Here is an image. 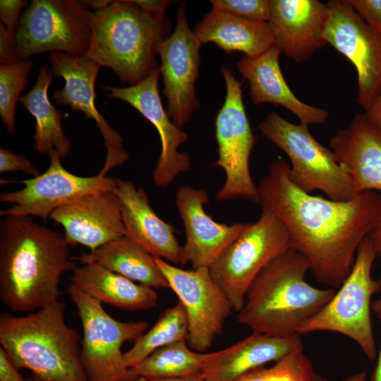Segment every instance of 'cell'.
I'll use <instances>...</instances> for the list:
<instances>
[{"label":"cell","instance_id":"cell-1","mask_svg":"<svg viewBox=\"0 0 381 381\" xmlns=\"http://www.w3.org/2000/svg\"><path fill=\"white\" fill-rule=\"evenodd\" d=\"M258 193V204L282 221L291 248L308 259L314 278L329 288H339L371 229L379 193L367 191L347 201L311 195L293 183L289 164L282 157L270 166Z\"/></svg>","mask_w":381,"mask_h":381},{"label":"cell","instance_id":"cell-2","mask_svg":"<svg viewBox=\"0 0 381 381\" xmlns=\"http://www.w3.org/2000/svg\"><path fill=\"white\" fill-rule=\"evenodd\" d=\"M61 233L31 217L0 222V299L16 313L34 312L59 301L61 275L75 267Z\"/></svg>","mask_w":381,"mask_h":381},{"label":"cell","instance_id":"cell-3","mask_svg":"<svg viewBox=\"0 0 381 381\" xmlns=\"http://www.w3.org/2000/svg\"><path fill=\"white\" fill-rule=\"evenodd\" d=\"M310 265L290 248L270 262L250 285L237 320L253 332L274 337L297 334L299 326L332 298L334 289H320L305 279Z\"/></svg>","mask_w":381,"mask_h":381},{"label":"cell","instance_id":"cell-4","mask_svg":"<svg viewBox=\"0 0 381 381\" xmlns=\"http://www.w3.org/2000/svg\"><path fill=\"white\" fill-rule=\"evenodd\" d=\"M57 301L27 315H0V344L18 368L44 381H89L80 359L81 338Z\"/></svg>","mask_w":381,"mask_h":381},{"label":"cell","instance_id":"cell-5","mask_svg":"<svg viewBox=\"0 0 381 381\" xmlns=\"http://www.w3.org/2000/svg\"><path fill=\"white\" fill-rule=\"evenodd\" d=\"M92 42L86 57L111 68L123 83L138 85L158 66L155 59L165 38L164 22L152 18L131 0L112 1L92 12Z\"/></svg>","mask_w":381,"mask_h":381},{"label":"cell","instance_id":"cell-6","mask_svg":"<svg viewBox=\"0 0 381 381\" xmlns=\"http://www.w3.org/2000/svg\"><path fill=\"white\" fill-rule=\"evenodd\" d=\"M377 255L368 235L359 245L352 269L332 298L318 313L303 322L297 334L318 331L339 333L353 340L371 361L377 356L370 318L372 297L380 294L378 279L372 277Z\"/></svg>","mask_w":381,"mask_h":381},{"label":"cell","instance_id":"cell-7","mask_svg":"<svg viewBox=\"0 0 381 381\" xmlns=\"http://www.w3.org/2000/svg\"><path fill=\"white\" fill-rule=\"evenodd\" d=\"M258 128L288 156L290 178L300 189L308 193L320 190L337 201L356 196L347 171L332 150L312 135L308 126L292 123L273 111L259 123Z\"/></svg>","mask_w":381,"mask_h":381},{"label":"cell","instance_id":"cell-8","mask_svg":"<svg viewBox=\"0 0 381 381\" xmlns=\"http://www.w3.org/2000/svg\"><path fill=\"white\" fill-rule=\"evenodd\" d=\"M261 208L259 219L250 223L209 267L212 278L237 313L260 272L291 248L289 234L282 221L270 209Z\"/></svg>","mask_w":381,"mask_h":381},{"label":"cell","instance_id":"cell-9","mask_svg":"<svg viewBox=\"0 0 381 381\" xmlns=\"http://www.w3.org/2000/svg\"><path fill=\"white\" fill-rule=\"evenodd\" d=\"M67 294L80 318L83 338L80 359L89 381L136 379L123 361L124 342L135 341L148 327L145 321L122 322L113 318L102 303L70 283Z\"/></svg>","mask_w":381,"mask_h":381},{"label":"cell","instance_id":"cell-10","mask_svg":"<svg viewBox=\"0 0 381 381\" xmlns=\"http://www.w3.org/2000/svg\"><path fill=\"white\" fill-rule=\"evenodd\" d=\"M91 13L76 0H32L16 33L18 59L45 52L85 56L92 37Z\"/></svg>","mask_w":381,"mask_h":381},{"label":"cell","instance_id":"cell-11","mask_svg":"<svg viewBox=\"0 0 381 381\" xmlns=\"http://www.w3.org/2000/svg\"><path fill=\"white\" fill-rule=\"evenodd\" d=\"M221 72L226 85V97L215 119L218 158L216 166L226 174L216 194L217 201L243 198L258 203V185L252 178L249 162L256 143L242 97V83L226 66Z\"/></svg>","mask_w":381,"mask_h":381},{"label":"cell","instance_id":"cell-12","mask_svg":"<svg viewBox=\"0 0 381 381\" xmlns=\"http://www.w3.org/2000/svg\"><path fill=\"white\" fill-rule=\"evenodd\" d=\"M323 37L354 66L358 75L356 102L365 113L381 95V38L348 0H332Z\"/></svg>","mask_w":381,"mask_h":381},{"label":"cell","instance_id":"cell-13","mask_svg":"<svg viewBox=\"0 0 381 381\" xmlns=\"http://www.w3.org/2000/svg\"><path fill=\"white\" fill-rule=\"evenodd\" d=\"M156 262L186 313L188 346L195 351H205L232 313L229 301L209 268L183 270L158 258Z\"/></svg>","mask_w":381,"mask_h":381},{"label":"cell","instance_id":"cell-14","mask_svg":"<svg viewBox=\"0 0 381 381\" xmlns=\"http://www.w3.org/2000/svg\"><path fill=\"white\" fill-rule=\"evenodd\" d=\"M186 8L185 2L179 4L174 32L157 47L163 92L167 101L166 111L181 130L200 107L195 83L199 76L202 44L189 28Z\"/></svg>","mask_w":381,"mask_h":381},{"label":"cell","instance_id":"cell-15","mask_svg":"<svg viewBox=\"0 0 381 381\" xmlns=\"http://www.w3.org/2000/svg\"><path fill=\"white\" fill-rule=\"evenodd\" d=\"M50 162L42 174L20 181L24 187L20 190L0 193L1 202L12 204L0 211L1 217H37L43 220L52 212L83 195L105 190H114L117 178L102 176L99 173L92 176H80L67 171L61 157L52 150L48 153Z\"/></svg>","mask_w":381,"mask_h":381},{"label":"cell","instance_id":"cell-16","mask_svg":"<svg viewBox=\"0 0 381 381\" xmlns=\"http://www.w3.org/2000/svg\"><path fill=\"white\" fill-rule=\"evenodd\" d=\"M48 59L54 77H62L65 80L64 87L53 94L55 102L83 112L87 119H93L103 137L107 155L99 174L106 176L109 170L126 162L129 155L123 147L121 135L112 128L95 107V85L101 66L85 56L62 52L49 53Z\"/></svg>","mask_w":381,"mask_h":381},{"label":"cell","instance_id":"cell-17","mask_svg":"<svg viewBox=\"0 0 381 381\" xmlns=\"http://www.w3.org/2000/svg\"><path fill=\"white\" fill-rule=\"evenodd\" d=\"M159 75L158 67L138 85L127 87L105 85L102 89L107 97L131 105L157 129L162 150L153 171V181L158 187H167L190 169V158L187 152L179 151L188 135L174 123L163 107L158 90Z\"/></svg>","mask_w":381,"mask_h":381},{"label":"cell","instance_id":"cell-18","mask_svg":"<svg viewBox=\"0 0 381 381\" xmlns=\"http://www.w3.org/2000/svg\"><path fill=\"white\" fill-rule=\"evenodd\" d=\"M208 193L190 186L179 187L176 205L186 233L182 265L190 262L193 269L207 267L244 231L250 223L229 225L214 221L204 209Z\"/></svg>","mask_w":381,"mask_h":381},{"label":"cell","instance_id":"cell-19","mask_svg":"<svg viewBox=\"0 0 381 381\" xmlns=\"http://www.w3.org/2000/svg\"><path fill=\"white\" fill-rule=\"evenodd\" d=\"M64 229L69 246L94 250L125 236L121 203L114 190L90 193L54 210L50 217Z\"/></svg>","mask_w":381,"mask_h":381},{"label":"cell","instance_id":"cell-20","mask_svg":"<svg viewBox=\"0 0 381 381\" xmlns=\"http://www.w3.org/2000/svg\"><path fill=\"white\" fill-rule=\"evenodd\" d=\"M328 15L327 4L318 0H271L267 23L273 47L296 63L308 60L327 44L323 31Z\"/></svg>","mask_w":381,"mask_h":381},{"label":"cell","instance_id":"cell-21","mask_svg":"<svg viewBox=\"0 0 381 381\" xmlns=\"http://www.w3.org/2000/svg\"><path fill=\"white\" fill-rule=\"evenodd\" d=\"M114 191L121 203L125 236L155 258L182 265L183 246L174 228L153 210L145 190L129 181L117 178Z\"/></svg>","mask_w":381,"mask_h":381},{"label":"cell","instance_id":"cell-22","mask_svg":"<svg viewBox=\"0 0 381 381\" xmlns=\"http://www.w3.org/2000/svg\"><path fill=\"white\" fill-rule=\"evenodd\" d=\"M329 148L351 178L355 195L381 193V130L365 113L339 129L329 140Z\"/></svg>","mask_w":381,"mask_h":381},{"label":"cell","instance_id":"cell-23","mask_svg":"<svg viewBox=\"0 0 381 381\" xmlns=\"http://www.w3.org/2000/svg\"><path fill=\"white\" fill-rule=\"evenodd\" d=\"M301 348L303 346L298 334L274 337L253 332L230 346L207 353L202 375L205 381H234Z\"/></svg>","mask_w":381,"mask_h":381},{"label":"cell","instance_id":"cell-24","mask_svg":"<svg viewBox=\"0 0 381 381\" xmlns=\"http://www.w3.org/2000/svg\"><path fill=\"white\" fill-rule=\"evenodd\" d=\"M280 51L272 47L257 56L243 54L236 64L238 72L248 81L252 102L282 106L306 126L324 123L329 117L328 111L303 102L289 88L280 68Z\"/></svg>","mask_w":381,"mask_h":381},{"label":"cell","instance_id":"cell-25","mask_svg":"<svg viewBox=\"0 0 381 381\" xmlns=\"http://www.w3.org/2000/svg\"><path fill=\"white\" fill-rule=\"evenodd\" d=\"M71 283L102 303L123 310L150 309L157 306L158 301L155 289L95 263L76 267Z\"/></svg>","mask_w":381,"mask_h":381},{"label":"cell","instance_id":"cell-26","mask_svg":"<svg viewBox=\"0 0 381 381\" xmlns=\"http://www.w3.org/2000/svg\"><path fill=\"white\" fill-rule=\"evenodd\" d=\"M193 32L201 44L214 43L228 54L239 51L254 56L274 45L267 23L252 22L213 9L196 25Z\"/></svg>","mask_w":381,"mask_h":381},{"label":"cell","instance_id":"cell-27","mask_svg":"<svg viewBox=\"0 0 381 381\" xmlns=\"http://www.w3.org/2000/svg\"><path fill=\"white\" fill-rule=\"evenodd\" d=\"M83 264H98L135 282L156 289H170L156 258L124 236L89 253L73 258Z\"/></svg>","mask_w":381,"mask_h":381},{"label":"cell","instance_id":"cell-28","mask_svg":"<svg viewBox=\"0 0 381 381\" xmlns=\"http://www.w3.org/2000/svg\"><path fill=\"white\" fill-rule=\"evenodd\" d=\"M53 78L48 66H42L35 84L18 101L35 119V150L44 155L54 150L62 159L70 153L71 143L62 129L64 111L56 109L48 97Z\"/></svg>","mask_w":381,"mask_h":381},{"label":"cell","instance_id":"cell-29","mask_svg":"<svg viewBox=\"0 0 381 381\" xmlns=\"http://www.w3.org/2000/svg\"><path fill=\"white\" fill-rule=\"evenodd\" d=\"M206 353L190 348L186 340L163 346L131 368L137 378L147 381L179 377H201Z\"/></svg>","mask_w":381,"mask_h":381},{"label":"cell","instance_id":"cell-30","mask_svg":"<svg viewBox=\"0 0 381 381\" xmlns=\"http://www.w3.org/2000/svg\"><path fill=\"white\" fill-rule=\"evenodd\" d=\"M188 323L186 313L179 301L166 309L150 329L135 341L132 348L123 353L127 368H133L155 351L169 344L187 340Z\"/></svg>","mask_w":381,"mask_h":381},{"label":"cell","instance_id":"cell-31","mask_svg":"<svg viewBox=\"0 0 381 381\" xmlns=\"http://www.w3.org/2000/svg\"><path fill=\"white\" fill-rule=\"evenodd\" d=\"M33 62L18 59L0 66V117L9 135L16 131L15 113L20 94L26 88Z\"/></svg>","mask_w":381,"mask_h":381},{"label":"cell","instance_id":"cell-32","mask_svg":"<svg viewBox=\"0 0 381 381\" xmlns=\"http://www.w3.org/2000/svg\"><path fill=\"white\" fill-rule=\"evenodd\" d=\"M317 375L303 348H301L272 366L256 368L234 381H315Z\"/></svg>","mask_w":381,"mask_h":381},{"label":"cell","instance_id":"cell-33","mask_svg":"<svg viewBox=\"0 0 381 381\" xmlns=\"http://www.w3.org/2000/svg\"><path fill=\"white\" fill-rule=\"evenodd\" d=\"M212 9L256 23H267L271 0H212Z\"/></svg>","mask_w":381,"mask_h":381},{"label":"cell","instance_id":"cell-34","mask_svg":"<svg viewBox=\"0 0 381 381\" xmlns=\"http://www.w3.org/2000/svg\"><path fill=\"white\" fill-rule=\"evenodd\" d=\"M370 28L381 38V0H348Z\"/></svg>","mask_w":381,"mask_h":381},{"label":"cell","instance_id":"cell-35","mask_svg":"<svg viewBox=\"0 0 381 381\" xmlns=\"http://www.w3.org/2000/svg\"><path fill=\"white\" fill-rule=\"evenodd\" d=\"M20 171L32 177L38 176L40 170L25 156L13 153L5 147L0 148V172Z\"/></svg>","mask_w":381,"mask_h":381},{"label":"cell","instance_id":"cell-36","mask_svg":"<svg viewBox=\"0 0 381 381\" xmlns=\"http://www.w3.org/2000/svg\"><path fill=\"white\" fill-rule=\"evenodd\" d=\"M28 3L25 0H1L0 18L11 40L16 43V33L20 23V13Z\"/></svg>","mask_w":381,"mask_h":381},{"label":"cell","instance_id":"cell-37","mask_svg":"<svg viewBox=\"0 0 381 381\" xmlns=\"http://www.w3.org/2000/svg\"><path fill=\"white\" fill-rule=\"evenodd\" d=\"M18 60L16 54V43L8 35L6 26L0 23V62L9 64Z\"/></svg>","mask_w":381,"mask_h":381},{"label":"cell","instance_id":"cell-38","mask_svg":"<svg viewBox=\"0 0 381 381\" xmlns=\"http://www.w3.org/2000/svg\"><path fill=\"white\" fill-rule=\"evenodd\" d=\"M142 11L155 20L164 22L165 10L172 2L167 0H131Z\"/></svg>","mask_w":381,"mask_h":381},{"label":"cell","instance_id":"cell-39","mask_svg":"<svg viewBox=\"0 0 381 381\" xmlns=\"http://www.w3.org/2000/svg\"><path fill=\"white\" fill-rule=\"evenodd\" d=\"M0 381H27L18 373L2 347H0Z\"/></svg>","mask_w":381,"mask_h":381},{"label":"cell","instance_id":"cell-40","mask_svg":"<svg viewBox=\"0 0 381 381\" xmlns=\"http://www.w3.org/2000/svg\"><path fill=\"white\" fill-rule=\"evenodd\" d=\"M368 236L373 241L381 261V193H379L375 215ZM378 280L380 284V294H381V272Z\"/></svg>","mask_w":381,"mask_h":381},{"label":"cell","instance_id":"cell-41","mask_svg":"<svg viewBox=\"0 0 381 381\" xmlns=\"http://www.w3.org/2000/svg\"><path fill=\"white\" fill-rule=\"evenodd\" d=\"M365 114L373 124L381 130V95Z\"/></svg>","mask_w":381,"mask_h":381},{"label":"cell","instance_id":"cell-42","mask_svg":"<svg viewBox=\"0 0 381 381\" xmlns=\"http://www.w3.org/2000/svg\"><path fill=\"white\" fill-rule=\"evenodd\" d=\"M85 6L87 5L95 11L102 10L109 6L112 1L110 0H87L81 1Z\"/></svg>","mask_w":381,"mask_h":381},{"label":"cell","instance_id":"cell-43","mask_svg":"<svg viewBox=\"0 0 381 381\" xmlns=\"http://www.w3.org/2000/svg\"><path fill=\"white\" fill-rule=\"evenodd\" d=\"M377 317L381 322V315H377ZM370 381H381V345L378 354L377 361L371 375Z\"/></svg>","mask_w":381,"mask_h":381},{"label":"cell","instance_id":"cell-44","mask_svg":"<svg viewBox=\"0 0 381 381\" xmlns=\"http://www.w3.org/2000/svg\"><path fill=\"white\" fill-rule=\"evenodd\" d=\"M367 374L365 371H361L356 374H353L348 377L344 381H365ZM315 381H327L325 378H323L319 375H317Z\"/></svg>","mask_w":381,"mask_h":381},{"label":"cell","instance_id":"cell-45","mask_svg":"<svg viewBox=\"0 0 381 381\" xmlns=\"http://www.w3.org/2000/svg\"><path fill=\"white\" fill-rule=\"evenodd\" d=\"M150 381H205L202 376L197 377L164 378Z\"/></svg>","mask_w":381,"mask_h":381},{"label":"cell","instance_id":"cell-46","mask_svg":"<svg viewBox=\"0 0 381 381\" xmlns=\"http://www.w3.org/2000/svg\"><path fill=\"white\" fill-rule=\"evenodd\" d=\"M371 309L376 315H381V297L372 303Z\"/></svg>","mask_w":381,"mask_h":381},{"label":"cell","instance_id":"cell-47","mask_svg":"<svg viewBox=\"0 0 381 381\" xmlns=\"http://www.w3.org/2000/svg\"><path fill=\"white\" fill-rule=\"evenodd\" d=\"M32 381H44V380H41L34 377V379ZM129 381H147V380L143 377H138L136 379L131 380Z\"/></svg>","mask_w":381,"mask_h":381}]
</instances>
